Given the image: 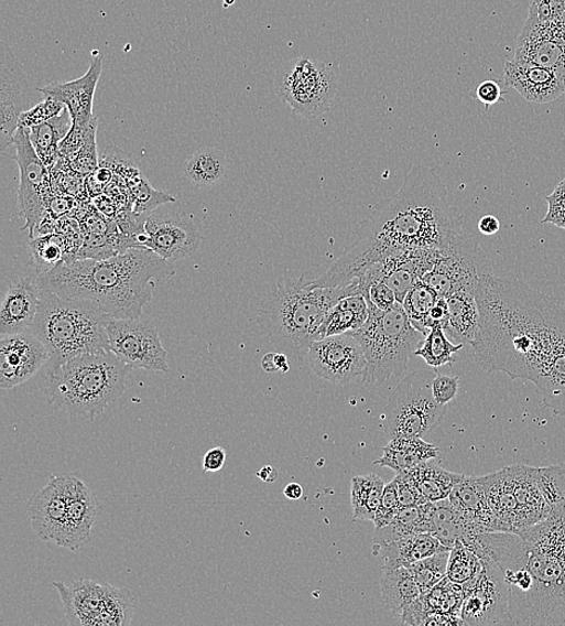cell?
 <instances>
[{
	"instance_id": "1",
	"label": "cell",
	"mask_w": 565,
	"mask_h": 626,
	"mask_svg": "<svg viewBox=\"0 0 565 626\" xmlns=\"http://www.w3.org/2000/svg\"><path fill=\"white\" fill-rule=\"evenodd\" d=\"M480 331L471 347L487 374L533 384L565 352V306L517 279L483 276L474 291Z\"/></svg>"
},
{
	"instance_id": "2",
	"label": "cell",
	"mask_w": 565,
	"mask_h": 626,
	"mask_svg": "<svg viewBox=\"0 0 565 626\" xmlns=\"http://www.w3.org/2000/svg\"><path fill=\"white\" fill-rule=\"evenodd\" d=\"M467 547L502 570L512 625L565 626V510L519 532H480Z\"/></svg>"
},
{
	"instance_id": "3",
	"label": "cell",
	"mask_w": 565,
	"mask_h": 626,
	"mask_svg": "<svg viewBox=\"0 0 565 626\" xmlns=\"http://www.w3.org/2000/svg\"><path fill=\"white\" fill-rule=\"evenodd\" d=\"M175 276L173 263L145 247L106 259H67L40 276L42 287L59 296L85 300L110 319H140L163 279Z\"/></svg>"
},
{
	"instance_id": "4",
	"label": "cell",
	"mask_w": 565,
	"mask_h": 626,
	"mask_svg": "<svg viewBox=\"0 0 565 626\" xmlns=\"http://www.w3.org/2000/svg\"><path fill=\"white\" fill-rule=\"evenodd\" d=\"M464 234L442 179L431 168L414 165L402 188L372 208L359 237L392 251H444Z\"/></svg>"
},
{
	"instance_id": "5",
	"label": "cell",
	"mask_w": 565,
	"mask_h": 626,
	"mask_svg": "<svg viewBox=\"0 0 565 626\" xmlns=\"http://www.w3.org/2000/svg\"><path fill=\"white\" fill-rule=\"evenodd\" d=\"M356 294H361L358 280L336 289H314L305 277L279 281L260 307L263 328L274 343L307 357L311 346L323 338L330 309Z\"/></svg>"
},
{
	"instance_id": "6",
	"label": "cell",
	"mask_w": 565,
	"mask_h": 626,
	"mask_svg": "<svg viewBox=\"0 0 565 626\" xmlns=\"http://www.w3.org/2000/svg\"><path fill=\"white\" fill-rule=\"evenodd\" d=\"M131 370L111 350L75 357L47 374V401L74 419L94 421L123 396Z\"/></svg>"
},
{
	"instance_id": "7",
	"label": "cell",
	"mask_w": 565,
	"mask_h": 626,
	"mask_svg": "<svg viewBox=\"0 0 565 626\" xmlns=\"http://www.w3.org/2000/svg\"><path fill=\"white\" fill-rule=\"evenodd\" d=\"M110 320L94 303L63 298L42 287L40 307L30 332L48 352L47 374L75 357L111 350Z\"/></svg>"
},
{
	"instance_id": "8",
	"label": "cell",
	"mask_w": 565,
	"mask_h": 626,
	"mask_svg": "<svg viewBox=\"0 0 565 626\" xmlns=\"http://www.w3.org/2000/svg\"><path fill=\"white\" fill-rule=\"evenodd\" d=\"M368 305V321L361 330L351 333L365 349L363 382L382 385L392 376L405 373L410 357L415 355L426 335L414 327L401 303L387 311L379 310L369 300Z\"/></svg>"
},
{
	"instance_id": "9",
	"label": "cell",
	"mask_w": 565,
	"mask_h": 626,
	"mask_svg": "<svg viewBox=\"0 0 565 626\" xmlns=\"http://www.w3.org/2000/svg\"><path fill=\"white\" fill-rule=\"evenodd\" d=\"M435 371L420 370L403 378L384 410L388 438L425 439L444 419L446 407L434 399Z\"/></svg>"
},
{
	"instance_id": "10",
	"label": "cell",
	"mask_w": 565,
	"mask_h": 626,
	"mask_svg": "<svg viewBox=\"0 0 565 626\" xmlns=\"http://www.w3.org/2000/svg\"><path fill=\"white\" fill-rule=\"evenodd\" d=\"M70 625L126 626L134 616V596L130 590L115 589L107 582H55Z\"/></svg>"
},
{
	"instance_id": "11",
	"label": "cell",
	"mask_w": 565,
	"mask_h": 626,
	"mask_svg": "<svg viewBox=\"0 0 565 626\" xmlns=\"http://www.w3.org/2000/svg\"><path fill=\"white\" fill-rule=\"evenodd\" d=\"M274 85L280 99L309 120L327 112L337 95L336 74L325 62L309 57L282 65Z\"/></svg>"
},
{
	"instance_id": "12",
	"label": "cell",
	"mask_w": 565,
	"mask_h": 626,
	"mask_svg": "<svg viewBox=\"0 0 565 626\" xmlns=\"http://www.w3.org/2000/svg\"><path fill=\"white\" fill-rule=\"evenodd\" d=\"M492 267L491 260L480 249L478 239L464 234L448 249L441 251L438 260L421 281L443 298L458 291L474 293L480 279L493 273Z\"/></svg>"
},
{
	"instance_id": "13",
	"label": "cell",
	"mask_w": 565,
	"mask_h": 626,
	"mask_svg": "<svg viewBox=\"0 0 565 626\" xmlns=\"http://www.w3.org/2000/svg\"><path fill=\"white\" fill-rule=\"evenodd\" d=\"M23 65L6 43L0 44V150L14 145L20 117L44 100Z\"/></svg>"
},
{
	"instance_id": "14",
	"label": "cell",
	"mask_w": 565,
	"mask_h": 626,
	"mask_svg": "<svg viewBox=\"0 0 565 626\" xmlns=\"http://www.w3.org/2000/svg\"><path fill=\"white\" fill-rule=\"evenodd\" d=\"M110 349L128 367L170 374L169 352L162 345L157 325L151 320L111 319Z\"/></svg>"
},
{
	"instance_id": "15",
	"label": "cell",
	"mask_w": 565,
	"mask_h": 626,
	"mask_svg": "<svg viewBox=\"0 0 565 626\" xmlns=\"http://www.w3.org/2000/svg\"><path fill=\"white\" fill-rule=\"evenodd\" d=\"M481 562L479 576L464 585L460 618L466 625H512L503 572L491 559L483 558Z\"/></svg>"
},
{
	"instance_id": "16",
	"label": "cell",
	"mask_w": 565,
	"mask_h": 626,
	"mask_svg": "<svg viewBox=\"0 0 565 626\" xmlns=\"http://www.w3.org/2000/svg\"><path fill=\"white\" fill-rule=\"evenodd\" d=\"M17 154L14 160L20 168L19 208L25 220L23 229H30V238L46 214L48 172L46 164L37 155L31 141V130L19 127L14 139Z\"/></svg>"
},
{
	"instance_id": "17",
	"label": "cell",
	"mask_w": 565,
	"mask_h": 626,
	"mask_svg": "<svg viewBox=\"0 0 565 626\" xmlns=\"http://www.w3.org/2000/svg\"><path fill=\"white\" fill-rule=\"evenodd\" d=\"M307 360L317 376L339 385L363 377L367 368L363 346L352 333L319 338L307 352Z\"/></svg>"
},
{
	"instance_id": "18",
	"label": "cell",
	"mask_w": 565,
	"mask_h": 626,
	"mask_svg": "<svg viewBox=\"0 0 565 626\" xmlns=\"http://www.w3.org/2000/svg\"><path fill=\"white\" fill-rule=\"evenodd\" d=\"M69 475L56 476L29 504L32 528L44 542L66 547L69 526Z\"/></svg>"
},
{
	"instance_id": "19",
	"label": "cell",
	"mask_w": 565,
	"mask_h": 626,
	"mask_svg": "<svg viewBox=\"0 0 565 626\" xmlns=\"http://www.w3.org/2000/svg\"><path fill=\"white\" fill-rule=\"evenodd\" d=\"M513 61L541 65L565 80V22L526 18Z\"/></svg>"
},
{
	"instance_id": "20",
	"label": "cell",
	"mask_w": 565,
	"mask_h": 626,
	"mask_svg": "<svg viewBox=\"0 0 565 626\" xmlns=\"http://www.w3.org/2000/svg\"><path fill=\"white\" fill-rule=\"evenodd\" d=\"M143 245L169 262H177L197 252L202 235L195 222L177 214H157L146 218Z\"/></svg>"
},
{
	"instance_id": "21",
	"label": "cell",
	"mask_w": 565,
	"mask_h": 626,
	"mask_svg": "<svg viewBox=\"0 0 565 626\" xmlns=\"http://www.w3.org/2000/svg\"><path fill=\"white\" fill-rule=\"evenodd\" d=\"M48 361L44 344L31 332L2 336L0 387L11 389L31 380Z\"/></svg>"
},
{
	"instance_id": "22",
	"label": "cell",
	"mask_w": 565,
	"mask_h": 626,
	"mask_svg": "<svg viewBox=\"0 0 565 626\" xmlns=\"http://www.w3.org/2000/svg\"><path fill=\"white\" fill-rule=\"evenodd\" d=\"M40 273L22 272L9 280L0 305V335L30 332L41 303Z\"/></svg>"
},
{
	"instance_id": "23",
	"label": "cell",
	"mask_w": 565,
	"mask_h": 626,
	"mask_svg": "<svg viewBox=\"0 0 565 626\" xmlns=\"http://www.w3.org/2000/svg\"><path fill=\"white\" fill-rule=\"evenodd\" d=\"M102 71V56L97 55L88 72L69 83H54L41 88L45 97H53L69 110L73 126L86 127L96 119L94 100Z\"/></svg>"
},
{
	"instance_id": "24",
	"label": "cell",
	"mask_w": 565,
	"mask_h": 626,
	"mask_svg": "<svg viewBox=\"0 0 565 626\" xmlns=\"http://www.w3.org/2000/svg\"><path fill=\"white\" fill-rule=\"evenodd\" d=\"M504 82L526 100L547 104L565 94V80L555 72L531 63L509 61L506 64Z\"/></svg>"
},
{
	"instance_id": "25",
	"label": "cell",
	"mask_w": 565,
	"mask_h": 626,
	"mask_svg": "<svg viewBox=\"0 0 565 626\" xmlns=\"http://www.w3.org/2000/svg\"><path fill=\"white\" fill-rule=\"evenodd\" d=\"M69 526L66 547L73 552L91 540L97 516V504L94 494L75 476L69 475Z\"/></svg>"
},
{
	"instance_id": "26",
	"label": "cell",
	"mask_w": 565,
	"mask_h": 626,
	"mask_svg": "<svg viewBox=\"0 0 565 626\" xmlns=\"http://www.w3.org/2000/svg\"><path fill=\"white\" fill-rule=\"evenodd\" d=\"M448 550L431 532L396 540L387 544H372V554L383 560V570L409 568L419 560Z\"/></svg>"
},
{
	"instance_id": "27",
	"label": "cell",
	"mask_w": 565,
	"mask_h": 626,
	"mask_svg": "<svg viewBox=\"0 0 565 626\" xmlns=\"http://www.w3.org/2000/svg\"><path fill=\"white\" fill-rule=\"evenodd\" d=\"M448 499L483 531H499L498 520L487 500L482 476L461 475Z\"/></svg>"
},
{
	"instance_id": "28",
	"label": "cell",
	"mask_w": 565,
	"mask_h": 626,
	"mask_svg": "<svg viewBox=\"0 0 565 626\" xmlns=\"http://www.w3.org/2000/svg\"><path fill=\"white\" fill-rule=\"evenodd\" d=\"M448 321L444 330L447 336L464 345H472L480 331V310L472 292L458 291L446 298Z\"/></svg>"
},
{
	"instance_id": "29",
	"label": "cell",
	"mask_w": 565,
	"mask_h": 626,
	"mask_svg": "<svg viewBox=\"0 0 565 626\" xmlns=\"http://www.w3.org/2000/svg\"><path fill=\"white\" fill-rule=\"evenodd\" d=\"M481 531L483 530L448 498L433 503L431 533L448 550H453L457 540L466 541Z\"/></svg>"
},
{
	"instance_id": "30",
	"label": "cell",
	"mask_w": 565,
	"mask_h": 626,
	"mask_svg": "<svg viewBox=\"0 0 565 626\" xmlns=\"http://www.w3.org/2000/svg\"><path fill=\"white\" fill-rule=\"evenodd\" d=\"M382 452L383 454L376 462V465L390 467L396 474H400L423 462L435 460L439 455L441 449L421 438H395L390 440Z\"/></svg>"
},
{
	"instance_id": "31",
	"label": "cell",
	"mask_w": 565,
	"mask_h": 626,
	"mask_svg": "<svg viewBox=\"0 0 565 626\" xmlns=\"http://www.w3.org/2000/svg\"><path fill=\"white\" fill-rule=\"evenodd\" d=\"M433 503L404 507L387 527L376 529L372 544H387L396 540L431 532Z\"/></svg>"
},
{
	"instance_id": "32",
	"label": "cell",
	"mask_w": 565,
	"mask_h": 626,
	"mask_svg": "<svg viewBox=\"0 0 565 626\" xmlns=\"http://www.w3.org/2000/svg\"><path fill=\"white\" fill-rule=\"evenodd\" d=\"M369 317L368 300L362 294L343 298L334 305L323 325V338L361 330Z\"/></svg>"
},
{
	"instance_id": "33",
	"label": "cell",
	"mask_w": 565,
	"mask_h": 626,
	"mask_svg": "<svg viewBox=\"0 0 565 626\" xmlns=\"http://www.w3.org/2000/svg\"><path fill=\"white\" fill-rule=\"evenodd\" d=\"M184 173L192 185L202 190H209L226 176V155L217 149H200L186 161Z\"/></svg>"
},
{
	"instance_id": "34",
	"label": "cell",
	"mask_w": 565,
	"mask_h": 626,
	"mask_svg": "<svg viewBox=\"0 0 565 626\" xmlns=\"http://www.w3.org/2000/svg\"><path fill=\"white\" fill-rule=\"evenodd\" d=\"M72 127L73 119L66 108L55 119L30 129L33 148L47 168L56 163L61 143L67 138Z\"/></svg>"
},
{
	"instance_id": "35",
	"label": "cell",
	"mask_w": 565,
	"mask_h": 626,
	"mask_svg": "<svg viewBox=\"0 0 565 626\" xmlns=\"http://www.w3.org/2000/svg\"><path fill=\"white\" fill-rule=\"evenodd\" d=\"M380 584L384 604L400 618L405 607L422 594L408 568L383 570Z\"/></svg>"
},
{
	"instance_id": "36",
	"label": "cell",
	"mask_w": 565,
	"mask_h": 626,
	"mask_svg": "<svg viewBox=\"0 0 565 626\" xmlns=\"http://www.w3.org/2000/svg\"><path fill=\"white\" fill-rule=\"evenodd\" d=\"M431 461L423 462L410 468L416 485L430 503L447 499L461 475L446 472L442 466Z\"/></svg>"
},
{
	"instance_id": "37",
	"label": "cell",
	"mask_w": 565,
	"mask_h": 626,
	"mask_svg": "<svg viewBox=\"0 0 565 626\" xmlns=\"http://www.w3.org/2000/svg\"><path fill=\"white\" fill-rule=\"evenodd\" d=\"M384 486L383 479L374 474L352 478L351 505L355 520L374 521Z\"/></svg>"
},
{
	"instance_id": "38",
	"label": "cell",
	"mask_w": 565,
	"mask_h": 626,
	"mask_svg": "<svg viewBox=\"0 0 565 626\" xmlns=\"http://www.w3.org/2000/svg\"><path fill=\"white\" fill-rule=\"evenodd\" d=\"M464 344L454 345L441 325L433 327L425 337L414 356L421 357L430 367L438 369L444 365H454L457 360L454 355L464 348Z\"/></svg>"
},
{
	"instance_id": "39",
	"label": "cell",
	"mask_w": 565,
	"mask_h": 626,
	"mask_svg": "<svg viewBox=\"0 0 565 626\" xmlns=\"http://www.w3.org/2000/svg\"><path fill=\"white\" fill-rule=\"evenodd\" d=\"M441 295L431 285L419 281L406 294L403 307L414 327L423 335L431 332L427 321L432 309L439 302Z\"/></svg>"
},
{
	"instance_id": "40",
	"label": "cell",
	"mask_w": 565,
	"mask_h": 626,
	"mask_svg": "<svg viewBox=\"0 0 565 626\" xmlns=\"http://www.w3.org/2000/svg\"><path fill=\"white\" fill-rule=\"evenodd\" d=\"M481 571V559L464 542L457 540L449 551L446 578L454 583L465 585L477 579Z\"/></svg>"
},
{
	"instance_id": "41",
	"label": "cell",
	"mask_w": 565,
	"mask_h": 626,
	"mask_svg": "<svg viewBox=\"0 0 565 626\" xmlns=\"http://www.w3.org/2000/svg\"><path fill=\"white\" fill-rule=\"evenodd\" d=\"M30 251L33 258V268L40 276L46 273L66 259V247L62 237L45 235V237L31 239Z\"/></svg>"
},
{
	"instance_id": "42",
	"label": "cell",
	"mask_w": 565,
	"mask_h": 626,
	"mask_svg": "<svg viewBox=\"0 0 565 626\" xmlns=\"http://www.w3.org/2000/svg\"><path fill=\"white\" fill-rule=\"evenodd\" d=\"M448 558L449 551H443L419 560L408 568L422 594L428 593L446 578Z\"/></svg>"
},
{
	"instance_id": "43",
	"label": "cell",
	"mask_w": 565,
	"mask_h": 626,
	"mask_svg": "<svg viewBox=\"0 0 565 626\" xmlns=\"http://www.w3.org/2000/svg\"><path fill=\"white\" fill-rule=\"evenodd\" d=\"M64 109H66V106L59 100L53 97H45L35 107L21 115L19 127L32 129L55 119Z\"/></svg>"
},
{
	"instance_id": "44",
	"label": "cell",
	"mask_w": 565,
	"mask_h": 626,
	"mask_svg": "<svg viewBox=\"0 0 565 626\" xmlns=\"http://www.w3.org/2000/svg\"><path fill=\"white\" fill-rule=\"evenodd\" d=\"M402 510L400 497H398L396 482L393 479L384 486L382 498L374 518L376 529L387 527Z\"/></svg>"
},
{
	"instance_id": "45",
	"label": "cell",
	"mask_w": 565,
	"mask_h": 626,
	"mask_svg": "<svg viewBox=\"0 0 565 626\" xmlns=\"http://www.w3.org/2000/svg\"><path fill=\"white\" fill-rule=\"evenodd\" d=\"M394 479L396 482L398 497H400L402 508L430 503L423 497L410 470L396 474Z\"/></svg>"
},
{
	"instance_id": "46",
	"label": "cell",
	"mask_w": 565,
	"mask_h": 626,
	"mask_svg": "<svg viewBox=\"0 0 565 626\" xmlns=\"http://www.w3.org/2000/svg\"><path fill=\"white\" fill-rule=\"evenodd\" d=\"M529 18L565 22V0H530Z\"/></svg>"
},
{
	"instance_id": "47",
	"label": "cell",
	"mask_w": 565,
	"mask_h": 626,
	"mask_svg": "<svg viewBox=\"0 0 565 626\" xmlns=\"http://www.w3.org/2000/svg\"><path fill=\"white\" fill-rule=\"evenodd\" d=\"M137 193V207L135 212L139 214H143L145 212H151L153 208H156L159 205L166 203V202H175L170 194H165L162 192L153 191L148 181H141L139 187L135 191Z\"/></svg>"
},
{
	"instance_id": "48",
	"label": "cell",
	"mask_w": 565,
	"mask_h": 626,
	"mask_svg": "<svg viewBox=\"0 0 565 626\" xmlns=\"http://www.w3.org/2000/svg\"><path fill=\"white\" fill-rule=\"evenodd\" d=\"M458 376L436 375L432 384L433 396L441 406L454 400L458 393Z\"/></svg>"
},
{
	"instance_id": "49",
	"label": "cell",
	"mask_w": 565,
	"mask_h": 626,
	"mask_svg": "<svg viewBox=\"0 0 565 626\" xmlns=\"http://www.w3.org/2000/svg\"><path fill=\"white\" fill-rule=\"evenodd\" d=\"M367 299L372 305L382 311H387L398 303L391 287L383 281L372 283L369 287Z\"/></svg>"
},
{
	"instance_id": "50",
	"label": "cell",
	"mask_w": 565,
	"mask_h": 626,
	"mask_svg": "<svg viewBox=\"0 0 565 626\" xmlns=\"http://www.w3.org/2000/svg\"><path fill=\"white\" fill-rule=\"evenodd\" d=\"M430 616V611L427 608L425 597L421 594L415 602L411 603L405 607L402 613L401 619L403 624L408 625H423Z\"/></svg>"
},
{
	"instance_id": "51",
	"label": "cell",
	"mask_w": 565,
	"mask_h": 626,
	"mask_svg": "<svg viewBox=\"0 0 565 626\" xmlns=\"http://www.w3.org/2000/svg\"><path fill=\"white\" fill-rule=\"evenodd\" d=\"M502 96V88H500L498 83L492 80L483 82L477 89V98L483 104L486 110L495 106L498 101L503 100Z\"/></svg>"
},
{
	"instance_id": "52",
	"label": "cell",
	"mask_w": 565,
	"mask_h": 626,
	"mask_svg": "<svg viewBox=\"0 0 565 626\" xmlns=\"http://www.w3.org/2000/svg\"><path fill=\"white\" fill-rule=\"evenodd\" d=\"M227 458L226 450L222 447H215L209 450L203 456V472L204 473H218L225 466Z\"/></svg>"
},
{
	"instance_id": "53",
	"label": "cell",
	"mask_w": 565,
	"mask_h": 626,
	"mask_svg": "<svg viewBox=\"0 0 565 626\" xmlns=\"http://www.w3.org/2000/svg\"><path fill=\"white\" fill-rule=\"evenodd\" d=\"M448 321V307L446 298L441 296L439 302L432 309L427 321V327L431 331L436 325L446 328Z\"/></svg>"
},
{
	"instance_id": "54",
	"label": "cell",
	"mask_w": 565,
	"mask_h": 626,
	"mask_svg": "<svg viewBox=\"0 0 565 626\" xmlns=\"http://www.w3.org/2000/svg\"><path fill=\"white\" fill-rule=\"evenodd\" d=\"M466 625L459 616L452 613H431L423 626H457Z\"/></svg>"
},
{
	"instance_id": "55",
	"label": "cell",
	"mask_w": 565,
	"mask_h": 626,
	"mask_svg": "<svg viewBox=\"0 0 565 626\" xmlns=\"http://www.w3.org/2000/svg\"><path fill=\"white\" fill-rule=\"evenodd\" d=\"M542 224L554 225L565 230V207H548L546 216Z\"/></svg>"
},
{
	"instance_id": "56",
	"label": "cell",
	"mask_w": 565,
	"mask_h": 626,
	"mask_svg": "<svg viewBox=\"0 0 565 626\" xmlns=\"http://www.w3.org/2000/svg\"><path fill=\"white\" fill-rule=\"evenodd\" d=\"M548 207H565V179L546 197Z\"/></svg>"
},
{
	"instance_id": "57",
	"label": "cell",
	"mask_w": 565,
	"mask_h": 626,
	"mask_svg": "<svg viewBox=\"0 0 565 626\" xmlns=\"http://www.w3.org/2000/svg\"><path fill=\"white\" fill-rule=\"evenodd\" d=\"M479 230L483 235H495L500 229V222L492 215L483 216L479 220Z\"/></svg>"
},
{
	"instance_id": "58",
	"label": "cell",
	"mask_w": 565,
	"mask_h": 626,
	"mask_svg": "<svg viewBox=\"0 0 565 626\" xmlns=\"http://www.w3.org/2000/svg\"><path fill=\"white\" fill-rule=\"evenodd\" d=\"M257 477H260L267 484H274L279 478L278 470L271 465H267L257 473Z\"/></svg>"
},
{
	"instance_id": "59",
	"label": "cell",
	"mask_w": 565,
	"mask_h": 626,
	"mask_svg": "<svg viewBox=\"0 0 565 626\" xmlns=\"http://www.w3.org/2000/svg\"><path fill=\"white\" fill-rule=\"evenodd\" d=\"M303 487L300 484H290L285 490V497L292 501H297L303 497Z\"/></svg>"
},
{
	"instance_id": "60",
	"label": "cell",
	"mask_w": 565,
	"mask_h": 626,
	"mask_svg": "<svg viewBox=\"0 0 565 626\" xmlns=\"http://www.w3.org/2000/svg\"><path fill=\"white\" fill-rule=\"evenodd\" d=\"M276 354H268L263 357L262 359V368L267 371V373H278V367H276V359H275Z\"/></svg>"
}]
</instances>
